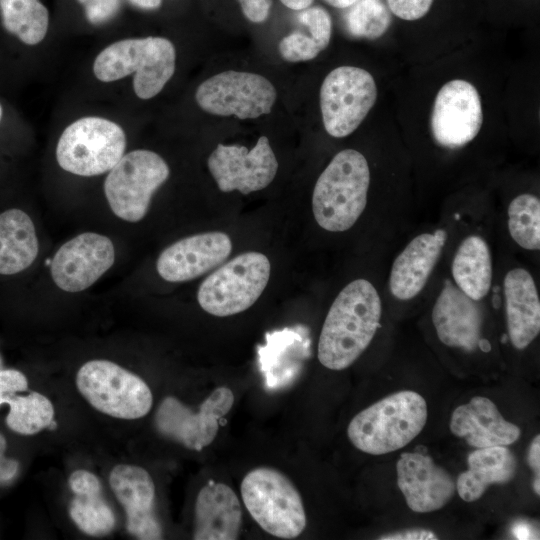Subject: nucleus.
I'll return each instance as SVG.
<instances>
[{
    "label": "nucleus",
    "instance_id": "nucleus-1",
    "mask_svg": "<svg viewBox=\"0 0 540 540\" xmlns=\"http://www.w3.org/2000/svg\"><path fill=\"white\" fill-rule=\"evenodd\" d=\"M382 314L380 296L371 282L356 279L333 301L318 341V360L330 370H344L366 350Z\"/></svg>",
    "mask_w": 540,
    "mask_h": 540
},
{
    "label": "nucleus",
    "instance_id": "nucleus-2",
    "mask_svg": "<svg viewBox=\"0 0 540 540\" xmlns=\"http://www.w3.org/2000/svg\"><path fill=\"white\" fill-rule=\"evenodd\" d=\"M370 170L359 151L338 152L320 174L312 194V211L318 225L330 232L350 229L367 204Z\"/></svg>",
    "mask_w": 540,
    "mask_h": 540
},
{
    "label": "nucleus",
    "instance_id": "nucleus-3",
    "mask_svg": "<svg viewBox=\"0 0 540 540\" xmlns=\"http://www.w3.org/2000/svg\"><path fill=\"white\" fill-rule=\"evenodd\" d=\"M427 420L425 399L415 391L393 393L359 412L350 421L347 435L359 450L382 455L410 443Z\"/></svg>",
    "mask_w": 540,
    "mask_h": 540
},
{
    "label": "nucleus",
    "instance_id": "nucleus-4",
    "mask_svg": "<svg viewBox=\"0 0 540 540\" xmlns=\"http://www.w3.org/2000/svg\"><path fill=\"white\" fill-rule=\"evenodd\" d=\"M176 52L163 37L124 39L103 49L93 72L102 82H113L135 73L133 89L140 99L156 96L175 72Z\"/></svg>",
    "mask_w": 540,
    "mask_h": 540
},
{
    "label": "nucleus",
    "instance_id": "nucleus-5",
    "mask_svg": "<svg viewBox=\"0 0 540 540\" xmlns=\"http://www.w3.org/2000/svg\"><path fill=\"white\" fill-rule=\"evenodd\" d=\"M241 497L254 521L268 534L294 539L306 527L301 495L291 480L270 467H258L242 480Z\"/></svg>",
    "mask_w": 540,
    "mask_h": 540
},
{
    "label": "nucleus",
    "instance_id": "nucleus-6",
    "mask_svg": "<svg viewBox=\"0 0 540 540\" xmlns=\"http://www.w3.org/2000/svg\"><path fill=\"white\" fill-rule=\"evenodd\" d=\"M270 261L262 253H242L221 264L201 283L197 300L201 308L217 317H227L250 308L261 296L270 278Z\"/></svg>",
    "mask_w": 540,
    "mask_h": 540
},
{
    "label": "nucleus",
    "instance_id": "nucleus-7",
    "mask_svg": "<svg viewBox=\"0 0 540 540\" xmlns=\"http://www.w3.org/2000/svg\"><path fill=\"white\" fill-rule=\"evenodd\" d=\"M126 135L117 123L102 117H83L62 132L56 147L59 166L79 176L110 171L124 155Z\"/></svg>",
    "mask_w": 540,
    "mask_h": 540
},
{
    "label": "nucleus",
    "instance_id": "nucleus-8",
    "mask_svg": "<svg viewBox=\"0 0 540 540\" xmlns=\"http://www.w3.org/2000/svg\"><path fill=\"white\" fill-rule=\"evenodd\" d=\"M76 385L91 406L114 418H142L153 404L142 378L108 360L86 362L76 375Z\"/></svg>",
    "mask_w": 540,
    "mask_h": 540
},
{
    "label": "nucleus",
    "instance_id": "nucleus-9",
    "mask_svg": "<svg viewBox=\"0 0 540 540\" xmlns=\"http://www.w3.org/2000/svg\"><path fill=\"white\" fill-rule=\"evenodd\" d=\"M169 174L165 160L153 151L139 149L123 155L104 183V193L112 212L127 222L142 220L153 194Z\"/></svg>",
    "mask_w": 540,
    "mask_h": 540
},
{
    "label": "nucleus",
    "instance_id": "nucleus-10",
    "mask_svg": "<svg viewBox=\"0 0 540 540\" xmlns=\"http://www.w3.org/2000/svg\"><path fill=\"white\" fill-rule=\"evenodd\" d=\"M377 98L373 76L360 67L333 69L320 88V108L326 132L342 138L354 132Z\"/></svg>",
    "mask_w": 540,
    "mask_h": 540
},
{
    "label": "nucleus",
    "instance_id": "nucleus-11",
    "mask_svg": "<svg viewBox=\"0 0 540 540\" xmlns=\"http://www.w3.org/2000/svg\"><path fill=\"white\" fill-rule=\"evenodd\" d=\"M277 92L264 76L240 71H225L202 82L195 93L197 104L207 113L255 119L269 114Z\"/></svg>",
    "mask_w": 540,
    "mask_h": 540
},
{
    "label": "nucleus",
    "instance_id": "nucleus-12",
    "mask_svg": "<svg viewBox=\"0 0 540 540\" xmlns=\"http://www.w3.org/2000/svg\"><path fill=\"white\" fill-rule=\"evenodd\" d=\"M234 394L227 387L216 388L193 412L177 398L167 396L155 414L160 434L190 450L200 451L217 436L220 420L231 410Z\"/></svg>",
    "mask_w": 540,
    "mask_h": 540
},
{
    "label": "nucleus",
    "instance_id": "nucleus-13",
    "mask_svg": "<svg viewBox=\"0 0 540 540\" xmlns=\"http://www.w3.org/2000/svg\"><path fill=\"white\" fill-rule=\"evenodd\" d=\"M208 169L222 192L244 195L266 188L275 178L278 161L266 136L248 150L240 145L218 144L210 154Z\"/></svg>",
    "mask_w": 540,
    "mask_h": 540
},
{
    "label": "nucleus",
    "instance_id": "nucleus-14",
    "mask_svg": "<svg viewBox=\"0 0 540 540\" xmlns=\"http://www.w3.org/2000/svg\"><path fill=\"white\" fill-rule=\"evenodd\" d=\"M483 122L480 95L473 84L455 79L445 83L434 100L430 127L442 147L457 149L471 142Z\"/></svg>",
    "mask_w": 540,
    "mask_h": 540
},
{
    "label": "nucleus",
    "instance_id": "nucleus-15",
    "mask_svg": "<svg viewBox=\"0 0 540 540\" xmlns=\"http://www.w3.org/2000/svg\"><path fill=\"white\" fill-rule=\"evenodd\" d=\"M115 261V248L107 236L85 232L64 243L50 264L54 283L63 291L80 292L94 284Z\"/></svg>",
    "mask_w": 540,
    "mask_h": 540
},
{
    "label": "nucleus",
    "instance_id": "nucleus-16",
    "mask_svg": "<svg viewBox=\"0 0 540 540\" xmlns=\"http://www.w3.org/2000/svg\"><path fill=\"white\" fill-rule=\"evenodd\" d=\"M232 251L223 232H205L185 237L165 248L156 262L158 274L168 282L193 280L219 267Z\"/></svg>",
    "mask_w": 540,
    "mask_h": 540
},
{
    "label": "nucleus",
    "instance_id": "nucleus-17",
    "mask_svg": "<svg viewBox=\"0 0 540 540\" xmlns=\"http://www.w3.org/2000/svg\"><path fill=\"white\" fill-rule=\"evenodd\" d=\"M110 487L126 512L128 533L140 540L163 538L160 522L155 515V485L142 467L116 465L109 475Z\"/></svg>",
    "mask_w": 540,
    "mask_h": 540
},
{
    "label": "nucleus",
    "instance_id": "nucleus-18",
    "mask_svg": "<svg viewBox=\"0 0 540 540\" xmlns=\"http://www.w3.org/2000/svg\"><path fill=\"white\" fill-rule=\"evenodd\" d=\"M309 354L307 327L296 325L267 332L265 343L257 346L265 388L277 392L291 387L299 378Z\"/></svg>",
    "mask_w": 540,
    "mask_h": 540
},
{
    "label": "nucleus",
    "instance_id": "nucleus-19",
    "mask_svg": "<svg viewBox=\"0 0 540 540\" xmlns=\"http://www.w3.org/2000/svg\"><path fill=\"white\" fill-rule=\"evenodd\" d=\"M396 468L398 487L414 512L439 510L455 493L453 478L428 455L404 452Z\"/></svg>",
    "mask_w": 540,
    "mask_h": 540
},
{
    "label": "nucleus",
    "instance_id": "nucleus-20",
    "mask_svg": "<svg viewBox=\"0 0 540 540\" xmlns=\"http://www.w3.org/2000/svg\"><path fill=\"white\" fill-rule=\"evenodd\" d=\"M432 321L439 340L449 347L473 351L481 343L480 306L449 280L434 303Z\"/></svg>",
    "mask_w": 540,
    "mask_h": 540
},
{
    "label": "nucleus",
    "instance_id": "nucleus-21",
    "mask_svg": "<svg viewBox=\"0 0 540 540\" xmlns=\"http://www.w3.org/2000/svg\"><path fill=\"white\" fill-rule=\"evenodd\" d=\"M447 239L438 229L413 238L394 260L389 277L391 294L399 300L416 297L425 287Z\"/></svg>",
    "mask_w": 540,
    "mask_h": 540
},
{
    "label": "nucleus",
    "instance_id": "nucleus-22",
    "mask_svg": "<svg viewBox=\"0 0 540 540\" xmlns=\"http://www.w3.org/2000/svg\"><path fill=\"white\" fill-rule=\"evenodd\" d=\"M450 430L475 448L508 446L521 435L519 427L506 421L497 406L481 396L473 397L453 411Z\"/></svg>",
    "mask_w": 540,
    "mask_h": 540
},
{
    "label": "nucleus",
    "instance_id": "nucleus-23",
    "mask_svg": "<svg viewBox=\"0 0 540 540\" xmlns=\"http://www.w3.org/2000/svg\"><path fill=\"white\" fill-rule=\"evenodd\" d=\"M242 526V508L236 493L228 485L209 482L195 502L193 539L235 540Z\"/></svg>",
    "mask_w": 540,
    "mask_h": 540
},
{
    "label": "nucleus",
    "instance_id": "nucleus-24",
    "mask_svg": "<svg viewBox=\"0 0 540 540\" xmlns=\"http://www.w3.org/2000/svg\"><path fill=\"white\" fill-rule=\"evenodd\" d=\"M507 328L512 345L525 349L540 332V300L535 281L523 268L510 270L504 278Z\"/></svg>",
    "mask_w": 540,
    "mask_h": 540
},
{
    "label": "nucleus",
    "instance_id": "nucleus-25",
    "mask_svg": "<svg viewBox=\"0 0 540 540\" xmlns=\"http://www.w3.org/2000/svg\"><path fill=\"white\" fill-rule=\"evenodd\" d=\"M516 467L515 456L506 446L477 448L468 456V470L457 478V492L464 501L473 502L491 484L510 481Z\"/></svg>",
    "mask_w": 540,
    "mask_h": 540
},
{
    "label": "nucleus",
    "instance_id": "nucleus-26",
    "mask_svg": "<svg viewBox=\"0 0 540 540\" xmlns=\"http://www.w3.org/2000/svg\"><path fill=\"white\" fill-rule=\"evenodd\" d=\"M38 239L30 216L20 209L0 214V274L28 268L38 255Z\"/></svg>",
    "mask_w": 540,
    "mask_h": 540
},
{
    "label": "nucleus",
    "instance_id": "nucleus-27",
    "mask_svg": "<svg viewBox=\"0 0 540 540\" xmlns=\"http://www.w3.org/2000/svg\"><path fill=\"white\" fill-rule=\"evenodd\" d=\"M452 276L456 286L471 299L479 301L488 294L492 263L484 239L471 235L460 243L452 262Z\"/></svg>",
    "mask_w": 540,
    "mask_h": 540
},
{
    "label": "nucleus",
    "instance_id": "nucleus-28",
    "mask_svg": "<svg viewBox=\"0 0 540 540\" xmlns=\"http://www.w3.org/2000/svg\"><path fill=\"white\" fill-rule=\"evenodd\" d=\"M4 29L27 45H36L46 36L49 12L39 0H0Z\"/></svg>",
    "mask_w": 540,
    "mask_h": 540
},
{
    "label": "nucleus",
    "instance_id": "nucleus-29",
    "mask_svg": "<svg viewBox=\"0 0 540 540\" xmlns=\"http://www.w3.org/2000/svg\"><path fill=\"white\" fill-rule=\"evenodd\" d=\"M9 405L6 417L7 426L21 435H34L48 428L54 420V407L51 401L38 392L27 396L10 394L5 397Z\"/></svg>",
    "mask_w": 540,
    "mask_h": 540
},
{
    "label": "nucleus",
    "instance_id": "nucleus-30",
    "mask_svg": "<svg viewBox=\"0 0 540 540\" xmlns=\"http://www.w3.org/2000/svg\"><path fill=\"white\" fill-rule=\"evenodd\" d=\"M508 229L512 239L523 249L540 248V200L524 193L515 197L508 207Z\"/></svg>",
    "mask_w": 540,
    "mask_h": 540
},
{
    "label": "nucleus",
    "instance_id": "nucleus-31",
    "mask_svg": "<svg viewBox=\"0 0 540 540\" xmlns=\"http://www.w3.org/2000/svg\"><path fill=\"white\" fill-rule=\"evenodd\" d=\"M69 515L76 526L90 536H105L116 524L114 512L101 492L75 494L69 505Z\"/></svg>",
    "mask_w": 540,
    "mask_h": 540
},
{
    "label": "nucleus",
    "instance_id": "nucleus-32",
    "mask_svg": "<svg viewBox=\"0 0 540 540\" xmlns=\"http://www.w3.org/2000/svg\"><path fill=\"white\" fill-rule=\"evenodd\" d=\"M344 14V25L355 38L374 40L391 25V12L383 0H357Z\"/></svg>",
    "mask_w": 540,
    "mask_h": 540
},
{
    "label": "nucleus",
    "instance_id": "nucleus-33",
    "mask_svg": "<svg viewBox=\"0 0 540 540\" xmlns=\"http://www.w3.org/2000/svg\"><path fill=\"white\" fill-rule=\"evenodd\" d=\"M326 48L310 31L308 34L293 32L283 37L278 44L281 57L288 62L312 60Z\"/></svg>",
    "mask_w": 540,
    "mask_h": 540
},
{
    "label": "nucleus",
    "instance_id": "nucleus-34",
    "mask_svg": "<svg viewBox=\"0 0 540 540\" xmlns=\"http://www.w3.org/2000/svg\"><path fill=\"white\" fill-rule=\"evenodd\" d=\"M300 11L298 21L327 47L332 33V21L329 13L320 6H309Z\"/></svg>",
    "mask_w": 540,
    "mask_h": 540
},
{
    "label": "nucleus",
    "instance_id": "nucleus-35",
    "mask_svg": "<svg viewBox=\"0 0 540 540\" xmlns=\"http://www.w3.org/2000/svg\"><path fill=\"white\" fill-rule=\"evenodd\" d=\"M387 6L395 16L408 21L424 17L434 0H386Z\"/></svg>",
    "mask_w": 540,
    "mask_h": 540
},
{
    "label": "nucleus",
    "instance_id": "nucleus-36",
    "mask_svg": "<svg viewBox=\"0 0 540 540\" xmlns=\"http://www.w3.org/2000/svg\"><path fill=\"white\" fill-rule=\"evenodd\" d=\"M85 11V16L91 24H101L118 12L120 0H77Z\"/></svg>",
    "mask_w": 540,
    "mask_h": 540
},
{
    "label": "nucleus",
    "instance_id": "nucleus-37",
    "mask_svg": "<svg viewBox=\"0 0 540 540\" xmlns=\"http://www.w3.org/2000/svg\"><path fill=\"white\" fill-rule=\"evenodd\" d=\"M28 380L26 376L14 369L0 370V405L5 403V397L17 392L26 391Z\"/></svg>",
    "mask_w": 540,
    "mask_h": 540
},
{
    "label": "nucleus",
    "instance_id": "nucleus-38",
    "mask_svg": "<svg viewBox=\"0 0 540 540\" xmlns=\"http://www.w3.org/2000/svg\"><path fill=\"white\" fill-rule=\"evenodd\" d=\"M68 484L74 494L101 492L99 478L87 470L74 471L69 477Z\"/></svg>",
    "mask_w": 540,
    "mask_h": 540
},
{
    "label": "nucleus",
    "instance_id": "nucleus-39",
    "mask_svg": "<svg viewBox=\"0 0 540 540\" xmlns=\"http://www.w3.org/2000/svg\"><path fill=\"white\" fill-rule=\"evenodd\" d=\"M244 16L254 23L264 22L270 13L272 0H238Z\"/></svg>",
    "mask_w": 540,
    "mask_h": 540
},
{
    "label": "nucleus",
    "instance_id": "nucleus-40",
    "mask_svg": "<svg viewBox=\"0 0 540 540\" xmlns=\"http://www.w3.org/2000/svg\"><path fill=\"white\" fill-rule=\"evenodd\" d=\"M7 443L0 433V485L10 484L18 473L19 462L5 456Z\"/></svg>",
    "mask_w": 540,
    "mask_h": 540
},
{
    "label": "nucleus",
    "instance_id": "nucleus-41",
    "mask_svg": "<svg viewBox=\"0 0 540 540\" xmlns=\"http://www.w3.org/2000/svg\"><path fill=\"white\" fill-rule=\"evenodd\" d=\"M528 464L534 472L533 488L537 495L540 494V436L537 435L530 444L528 451Z\"/></svg>",
    "mask_w": 540,
    "mask_h": 540
},
{
    "label": "nucleus",
    "instance_id": "nucleus-42",
    "mask_svg": "<svg viewBox=\"0 0 540 540\" xmlns=\"http://www.w3.org/2000/svg\"><path fill=\"white\" fill-rule=\"evenodd\" d=\"M379 539L382 540H428V539H438V537L429 530L422 528L408 529L401 532H395L391 534H386Z\"/></svg>",
    "mask_w": 540,
    "mask_h": 540
},
{
    "label": "nucleus",
    "instance_id": "nucleus-43",
    "mask_svg": "<svg viewBox=\"0 0 540 540\" xmlns=\"http://www.w3.org/2000/svg\"><path fill=\"white\" fill-rule=\"evenodd\" d=\"M133 6L143 10H154L161 6L162 0H128Z\"/></svg>",
    "mask_w": 540,
    "mask_h": 540
},
{
    "label": "nucleus",
    "instance_id": "nucleus-44",
    "mask_svg": "<svg viewBox=\"0 0 540 540\" xmlns=\"http://www.w3.org/2000/svg\"><path fill=\"white\" fill-rule=\"evenodd\" d=\"M283 5L286 7L292 9V10H303L307 7H309L313 0H280Z\"/></svg>",
    "mask_w": 540,
    "mask_h": 540
},
{
    "label": "nucleus",
    "instance_id": "nucleus-45",
    "mask_svg": "<svg viewBox=\"0 0 540 540\" xmlns=\"http://www.w3.org/2000/svg\"><path fill=\"white\" fill-rule=\"evenodd\" d=\"M331 6L345 9L354 4L357 0H326Z\"/></svg>",
    "mask_w": 540,
    "mask_h": 540
},
{
    "label": "nucleus",
    "instance_id": "nucleus-46",
    "mask_svg": "<svg viewBox=\"0 0 540 540\" xmlns=\"http://www.w3.org/2000/svg\"><path fill=\"white\" fill-rule=\"evenodd\" d=\"M2 113H3V111H2V106H1V104H0V121H1V118H2Z\"/></svg>",
    "mask_w": 540,
    "mask_h": 540
}]
</instances>
